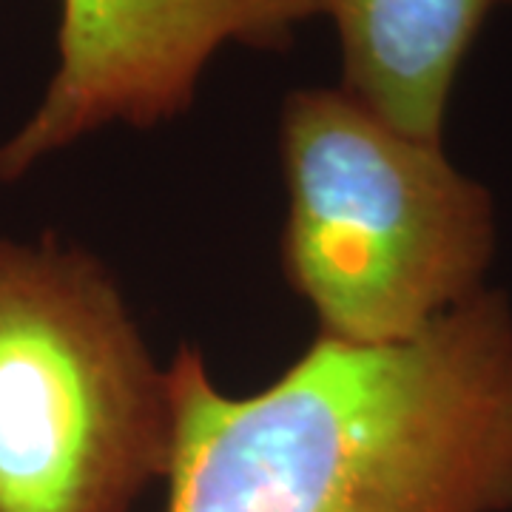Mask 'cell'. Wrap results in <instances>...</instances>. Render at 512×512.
Here are the masks:
<instances>
[{"label": "cell", "mask_w": 512, "mask_h": 512, "mask_svg": "<svg viewBox=\"0 0 512 512\" xmlns=\"http://www.w3.org/2000/svg\"><path fill=\"white\" fill-rule=\"evenodd\" d=\"M512 0H322L342 43V92L410 137L441 143L458 69Z\"/></svg>", "instance_id": "5b68a950"}, {"label": "cell", "mask_w": 512, "mask_h": 512, "mask_svg": "<svg viewBox=\"0 0 512 512\" xmlns=\"http://www.w3.org/2000/svg\"><path fill=\"white\" fill-rule=\"evenodd\" d=\"M171 433L168 370L109 271L0 237V512H128Z\"/></svg>", "instance_id": "3957f363"}, {"label": "cell", "mask_w": 512, "mask_h": 512, "mask_svg": "<svg viewBox=\"0 0 512 512\" xmlns=\"http://www.w3.org/2000/svg\"><path fill=\"white\" fill-rule=\"evenodd\" d=\"M165 512H512V308L476 293L393 345L319 336L254 396L168 367Z\"/></svg>", "instance_id": "6da1fadb"}, {"label": "cell", "mask_w": 512, "mask_h": 512, "mask_svg": "<svg viewBox=\"0 0 512 512\" xmlns=\"http://www.w3.org/2000/svg\"><path fill=\"white\" fill-rule=\"evenodd\" d=\"M322 0H60L57 66L26 123L0 143L15 183L97 128L180 117L225 46L288 52Z\"/></svg>", "instance_id": "277c9868"}, {"label": "cell", "mask_w": 512, "mask_h": 512, "mask_svg": "<svg viewBox=\"0 0 512 512\" xmlns=\"http://www.w3.org/2000/svg\"><path fill=\"white\" fill-rule=\"evenodd\" d=\"M288 188L282 271L348 345H393L484 291L495 251L490 191L441 143L410 137L342 89L282 103Z\"/></svg>", "instance_id": "7a4b0ae2"}]
</instances>
